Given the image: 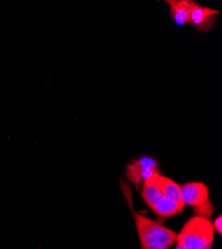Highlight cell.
Returning <instances> with one entry per match:
<instances>
[{
  "label": "cell",
  "mask_w": 222,
  "mask_h": 249,
  "mask_svg": "<svg viewBox=\"0 0 222 249\" xmlns=\"http://www.w3.org/2000/svg\"><path fill=\"white\" fill-rule=\"evenodd\" d=\"M140 249H143V248H140Z\"/></svg>",
  "instance_id": "obj_12"
},
{
  "label": "cell",
  "mask_w": 222,
  "mask_h": 249,
  "mask_svg": "<svg viewBox=\"0 0 222 249\" xmlns=\"http://www.w3.org/2000/svg\"><path fill=\"white\" fill-rule=\"evenodd\" d=\"M185 209L184 203H179L167 197H161L158 202L153 207V212L160 218H171L183 213Z\"/></svg>",
  "instance_id": "obj_8"
},
{
  "label": "cell",
  "mask_w": 222,
  "mask_h": 249,
  "mask_svg": "<svg viewBox=\"0 0 222 249\" xmlns=\"http://www.w3.org/2000/svg\"><path fill=\"white\" fill-rule=\"evenodd\" d=\"M120 184L134 217L140 248L169 249L176 242L177 233L160 222L137 212L134 207L133 194L130 185L123 179H120Z\"/></svg>",
  "instance_id": "obj_1"
},
{
  "label": "cell",
  "mask_w": 222,
  "mask_h": 249,
  "mask_svg": "<svg viewBox=\"0 0 222 249\" xmlns=\"http://www.w3.org/2000/svg\"><path fill=\"white\" fill-rule=\"evenodd\" d=\"M218 15V10L194 2L190 12L189 24H192V26L200 32H207L215 25Z\"/></svg>",
  "instance_id": "obj_5"
},
{
  "label": "cell",
  "mask_w": 222,
  "mask_h": 249,
  "mask_svg": "<svg viewBox=\"0 0 222 249\" xmlns=\"http://www.w3.org/2000/svg\"><path fill=\"white\" fill-rule=\"evenodd\" d=\"M194 2L195 1L192 0H169L167 1L175 25L184 26L189 24L190 12Z\"/></svg>",
  "instance_id": "obj_6"
},
{
  "label": "cell",
  "mask_w": 222,
  "mask_h": 249,
  "mask_svg": "<svg viewBox=\"0 0 222 249\" xmlns=\"http://www.w3.org/2000/svg\"><path fill=\"white\" fill-rule=\"evenodd\" d=\"M180 197L185 206H191L197 216L210 218L214 213L209 189L204 182L190 181L180 185Z\"/></svg>",
  "instance_id": "obj_3"
},
{
  "label": "cell",
  "mask_w": 222,
  "mask_h": 249,
  "mask_svg": "<svg viewBox=\"0 0 222 249\" xmlns=\"http://www.w3.org/2000/svg\"><path fill=\"white\" fill-rule=\"evenodd\" d=\"M154 178L164 197H167L179 203H183L180 197V185L178 183H176L171 178L163 176L160 173H156L154 176Z\"/></svg>",
  "instance_id": "obj_7"
},
{
  "label": "cell",
  "mask_w": 222,
  "mask_h": 249,
  "mask_svg": "<svg viewBox=\"0 0 222 249\" xmlns=\"http://www.w3.org/2000/svg\"><path fill=\"white\" fill-rule=\"evenodd\" d=\"M212 226H213V230L214 231H216L219 235H221L222 233V216L221 215H218L214 222L212 223Z\"/></svg>",
  "instance_id": "obj_10"
},
{
  "label": "cell",
  "mask_w": 222,
  "mask_h": 249,
  "mask_svg": "<svg viewBox=\"0 0 222 249\" xmlns=\"http://www.w3.org/2000/svg\"><path fill=\"white\" fill-rule=\"evenodd\" d=\"M160 165L156 159L152 157H140L128 163L126 168L127 178L137 190L143 183L154 174L159 173Z\"/></svg>",
  "instance_id": "obj_4"
},
{
  "label": "cell",
  "mask_w": 222,
  "mask_h": 249,
  "mask_svg": "<svg viewBox=\"0 0 222 249\" xmlns=\"http://www.w3.org/2000/svg\"><path fill=\"white\" fill-rule=\"evenodd\" d=\"M175 249H183V248H181L179 245H177V244H176V247H175Z\"/></svg>",
  "instance_id": "obj_11"
},
{
  "label": "cell",
  "mask_w": 222,
  "mask_h": 249,
  "mask_svg": "<svg viewBox=\"0 0 222 249\" xmlns=\"http://www.w3.org/2000/svg\"><path fill=\"white\" fill-rule=\"evenodd\" d=\"M214 230L209 218L194 215L177 233L176 244L183 249H211Z\"/></svg>",
  "instance_id": "obj_2"
},
{
  "label": "cell",
  "mask_w": 222,
  "mask_h": 249,
  "mask_svg": "<svg viewBox=\"0 0 222 249\" xmlns=\"http://www.w3.org/2000/svg\"><path fill=\"white\" fill-rule=\"evenodd\" d=\"M154 176L148 180H146L142 185V197L144 201L147 203V205L152 210L153 207L158 202V200L161 197H164L157 183L154 180Z\"/></svg>",
  "instance_id": "obj_9"
}]
</instances>
